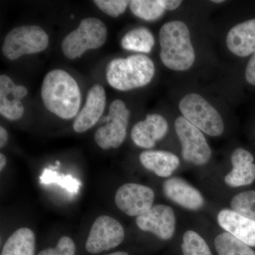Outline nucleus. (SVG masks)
<instances>
[{"label": "nucleus", "instance_id": "nucleus-1", "mask_svg": "<svg viewBox=\"0 0 255 255\" xmlns=\"http://www.w3.org/2000/svg\"><path fill=\"white\" fill-rule=\"evenodd\" d=\"M41 98L47 110L63 119L75 117L81 104L78 83L63 70H52L45 76Z\"/></svg>", "mask_w": 255, "mask_h": 255}, {"label": "nucleus", "instance_id": "nucleus-2", "mask_svg": "<svg viewBox=\"0 0 255 255\" xmlns=\"http://www.w3.org/2000/svg\"><path fill=\"white\" fill-rule=\"evenodd\" d=\"M160 58L167 68L175 71H184L195 61V52L191 44L190 33L183 21L164 23L159 34Z\"/></svg>", "mask_w": 255, "mask_h": 255}, {"label": "nucleus", "instance_id": "nucleus-3", "mask_svg": "<svg viewBox=\"0 0 255 255\" xmlns=\"http://www.w3.org/2000/svg\"><path fill=\"white\" fill-rule=\"evenodd\" d=\"M155 75L153 62L145 55L116 58L109 63L106 76L109 84L121 91L145 86Z\"/></svg>", "mask_w": 255, "mask_h": 255}, {"label": "nucleus", "instance_id": "nucleus-4", "mask_svg": "<svg viewBox=\"0 0 255 255\" xmlns=\"http://www.w3.org/2000/svg\"><path fill=\"white\" fill-rule=\"evenodd\" d=\"M107 28L97 18H84L77 29L70 32L62 42V50L68 59L80 58L87 50L97 49L105 44Z\"/></svg>", "mask_w": 255, "mask_h": 255}, {"label": "nucleus", "instance_id": "nucleus-5", "mask_svg": "<svg viewBox=\"0 0 255 255\" xmlns=\"http://www.w3.org/2000/svg\"><path fill=\"white\" fill-rule=\"evenodd\" d=\"M179 109L183 117L210 136L217 137L224 131V124L217 110L197 94L184 96Z\"/></svg>", "mask_w": 255, "mask_h": 255}, {"label": "nucleus", "instance_id": "nucleus-6", "mask_svg": "<svg viewBox=\"0 0 255 255\" xmlns=\"http://www.w3.org/2000/svg\"><path fill=\"white\" fill-rule=\"evenodd\" d=\"M48 46V35L41 27L21 26L13 28L5 36L2 53L8 59L14 60L23 55L40 53Z\"/></svg>", "mask_w": 255, "mask_h": 255}, {"label": "nucleus", "instance_id": "nucleus-7", "mask_svg": "<svg viewBox=\"0 0 255 255\" xmlns=\"http://www.w3.org/2000/svg\"><path fill=\"white\" fill-rule=\"evenodd\" d=\"M129 117L130 112L123 101L114 100L105 119L107 124L95 132V140L99 147L103 150L120 147L127 136Z\"/></svg>", "mask_w": 255, "mask_h": 255}, {"label": "nucleus", "instance_id": "nucleus-8", "mask_svg": "<svg viewBox=\"0 0 255 255\" xmlns=\"http://www.w3.org/2000/svg\"><path fill=\"white\" fill-rule=\"evenodd\" d=\"M175 130L182 144L184 160L196 165H204L211 159V147L201 130L188 122L184 117L175 120Z\"/></svg>", "mask_w": 255, "mask_h": 255}, {"label": "nucleus", "instance_id": "nucleus-9", "mask_svg": "<svg viewBox=\"0 0 255 255\" xmlns=\"http://www.w3.org/2000/svg\"><path fill=\"white\" fill-rule=\"evenodd\" d=\"M125 232L117 220L108 216L97 218L86 242V250L92 254L110 251L124 241Z\"/></svg>", "mask_w": 255, "mask_h": 255}, {"label": "nucleus", "instance_id": "nucleus-10", "mask_svg": "<svg viewBox=\"0 0 255 255\" xmlns=\"http://www.w3.org/2000/svg\"><path fill=\"white\" fill-rule=\"evenodd\" d=\"M155 194L150 187L142 184L128 183L122 186L115 196L116 205L129 216L145 214L153 205Z\"/></svg>", "mask_w": 255, "mask_h": 255}, {"label": "nucleus", "instance_id": "nucleus-11", "mask_svg": "<svg viewBox=\"0 0 255 255\" xmlns=\"http://www.w3.org/2000/svg\"><path fill=\"white\" fill-rule=\"evenodd\" d=\"M136 224L142 231L153 233L160 239L168 241L175 232V215L170 206L157 204L145 214L137 216Z\"/></svg>", "mask_w": 255, "mask_h": 255}, {"label": "nucleus", "instance_id": "nucleus-12", "mask_svg": "<svg viewBox=\"0 0 255 255\" xmlns=\"http://www.w3.org/2000/svg\"><path fill=\"white\" fill-rule=\"evenodd\" d=\"M105 107V89L102 85L96 84L87 94L85 105L74 122V130L82 133L93 127L103 114Z\"/></svg>", "mask_w": 255, "mask_h": 255}, {"label": "nucleus", "instance_id": "nucleus-13", "mask_svg": "<svg viewBox=\"0 0 255 255\" xmlns=\"http://www.w3.org/2000/svg\"><path fill=\"white\" fill-rule=\"evenodd\" d=\"M168 129V124L162 116L149 114L145 121L137 122L132 128V140L138 147L150 149L165 136Z\"/></svg>", "mask_w": 255, "mask_h": 255}, {"label": "nucleus", "instance_id": "nucleus-14", "mask_svg": "<svg viewBox=\"0 0 255 255\" xmlns=\"http://www.w3.org/2000/svg\"><path fill=\"white\" fill-rule=\"evenodd\" d=\"M163 192L167 199L184 209L197 211L204 204L200 191L182 178H171L165 181Z\"/></svg>", "mask_w": 255, "mask_h": 255}, {"label": "nucleus", "instance_id": "nucleus-15", "mask_svg": "<svg viewBox=\"0 0 255 255\" xmlns=\"http://www.w3.org/2000/svg\"><path fill=\"white\" fill-rule=\"evenodd\" d=\"M233 169L224 178L225 183L231 187L248 186L255 180L254 157L249 151L239 148L231 155Z\"/></svg>", "mask_w": 255, "mask_h": 255}, {"label": "nucleus", "instance_id": "nucleus-16", "mask_svg": "<svg viewBox=\"0 0 255 255\" xmlns=\"http://www.w3.org/2000/svg\"><path fill=\"white\" fill-rule=\"evenodd\" d=\"M219 226L250 247H255V221L231 209L221 210L217 216Z\"/></svg>", "mask_w": 255, "mask_h": 255}, {"label": "nucleus", "instance_id": "nucleus-17", "mask_svg": "<svg viewBox=\"0 0 255 255\" xmlns=\"http://www.w3.org/2000/svg\"><path fill=\"white\" fill-rule=\"evenodd\" d=\"M226 43L228 49L239 57L255 53V18L233 26L228 32Z\"/></svg>", "mask_w": 255, "mask_h": 255}, {"label": "nucleus", "instance_id": "nucleus-18", "mask_svg": "<svg viewBox=\"0 0 255 255\" xmlns=\"http://www.w3.org/2000/svg\"><path fill=\"white\" fill-rule=\"evenodd\" d=\"M139 159L146 169L164 178L170 177L180 164L177 156L167 151H144Z\"/></svg>", "mask_w": 255, "mask_h": 255}, {"label": "nucleus", "instance_id": "nucleus-19", "mask_svg": "<svg viewBox=\"0 0 255 255\" xmlns=\"http://www.w3.org/2000/svg\"><path fill=\"white\" fill-rule=\"evenodd\" d=\"M14 85L9 77L5 75L0 76V114L11 121L21 118L24 113V107L21 101L16 97H10V92Z\"/></svg>", "mask_w": 255, "mask_h": 255}, {"label": "nucleus", "instance_id": "nucleus-20", "mask_svg": "<svg viewBox=\"0 0 255 255\" xmlns=\"http://www.w3.org/2000/svg\"><path fill=\"white\" fill-rule=\"evenodd\" d=\"M36 238L31 229L22 228L15 231L5 243L1 255H34Z\"/></svg>", "mask_w": 255, "mask_h": 255}, {"label": "nucleus", "instance_id": "nucleus-21", "mask_svg": "<svg viewBox=\"0 0 255 255\" xmlns=\"http://www.w3.org/2000/svg\"><path fill=\"white\" fill-rule=\"evenodd\" d=\"M155 44L153 35L147 28L139 27L126 33L122 40L124 49L149 53Z\"/></svg>", "mask_w": 255, "mask_h": 255}, {"label": "nucleus", "instance_id": "nucleus-22", "mask_svg": "<svg viewBox=\"0 0 255 255\" xmlns=\"http://www.w3.org/2000/svg\"><path fill=\"white\" fill-rule=\"evenodd\" d=\"M215 247L219 255H255L249 246L228 232L216 238Z\"/></svg>", "mask_w": 255, "mask_h": 255}, {"label": "nucleus", "instance_id": "nucleus-23", "mask_svg": "<svg viewBox=\"0 0 255 255\" xmlns=\"http://www.w3.org/2000/svg\"><path fill=\"white\" fill-rule=\"evenodd\" d=\"M129 5L132 14L145 21L158 19L165 11L161 0H132Z\"/></svg>", "mask_w": 255, "mask_h": 255}, {"label": "nucleus", "instance_id": "nucleus-24", "mask_svg": "<svg viewBox=\"0 0 255 255\" xmlns=\"http://www.w3.org/2000/svg\"><path fill=\"white\" fill-rule=\"evenodd\" d=\"M40 181L43 184H57L71 194H77L81 187V182L70 174H60L49 168L45 169L40 176Z\"/></svg>", "mask_w": 255, "mask_h": 255}, {"label": "nucleus", "instance_id": "nucleus-25", "mask_svg": "<svg viewBox=\"0 0 255 255\" xmlns=\"http://www.w3.org/2000/svg\"><path fill=\"white\" fill-rule=\"evenodd\" d=\"M182 251L183 255H212L205 240L194 231L184 233Z\"/></svg>", "mask_w": 255, "mask_h": 255}, {"label": "nucleus", "instance_id": "nucleus-26", "mask_svg": "<svg viewBox=\"0 0 255 255\" xmlns=\"http://www.w3.org/2000/svg\"><path fill=\"white\" fill-rule=\"evenodd\" d=\"M233 211L255 221V190L240 193L231 202Z\"/></svg>", "mask_w": 255, "mask_h": 255}, {"label": "nucleus", "instance_id": "nucleus-27", "mask_svg": "<svg viewBox=\"0 0 255 255\" xmlns=\"http://www.w3.org/2000/svg\"><path fill=\"white\" fill-rule=\"evenodd\" d=\"M94 3L105 14L112 17H118L125 12L130 1L124 0H95Z\"/></svg>", "mask_w": 255, "mask_h": 255}, {"label": "nucleus", "instance_id": "nucleus-28", "mask_svg": "<svg viewBox=\"0 0 255 255\" xmlns=\"http://www.w3.org/2000/svg\"><path fill=\"white\" fill-rule=\"evenodd\" d=\"M75 243L68 236H63L60 238L55 248H48L40 252L38 255H75Z\"/></svg>", "mask_w": 255, "mask_h": 255}, {"label": "nucleus", "instance_id": "nucleus-29", "mask_svg": "<svg viewBox=\"0 0 255 255\" xmlns=\"http://www.w3.org/2000/svg\"><path fill=\"white\" fill-rule=\"evenodd\" d=\"M246 78L250 84L255 85V53L252 55L251 60L247 65Z\"/></svg>", "mask_w": 255, "mask_h": 255}, {"label": "nucleus", "instance_id": "nucleus-30", "mask_svg": "<svg viewBox=\"0 0 255 255\" xmlns=\"http://www.w3.org/2000/svg\"><path fill=\"white\" fill-rule=\"evenodd\" d=\"M182 2V1L179 0H161V4L164 10L176 9L180 6Z\"/></svg>", "mask_w": 255, "mask_h": 255}, {"label": "nucleus", "instance_id": "nucleus-31", "mask_svg": "<svg viewBox=\"0 0 255 255\" xmlns=\"http://www.w3.org/2000/svg\"><path fill=\"white\" fill-rule=\"evenodd\" d=\"M8 141V132L2 127H0V147L2 148Z\"/></svg>", "mask_w": 255, "mask_h": 255}, {"label": "nucleus", "instance_id": "nucleus-32", "mask_svg": "<svg viewBox=\"0 0 255 255\" xmlns=\"http://www.w3.org/2000/svg\"><path fill=\"white\" fill-rule=\"evenodd\" d=\"M6 164V159L3 154H0V170L2 171Z\"/></svg>", "mask_w": 255, "mask_h": 255}, {"label": "nucleus", "instance_id": "nucleus-33", "mask_svg": "<svg viewBox=\"0 0 255 255\" xmlns=\"http://www.w3.org/2000/svg\"><path fill=\"white\" fill-rule=\"evenodd\" d=\"M108 255H128V254L125 253V252H117V253H112V254Z\"/></svg>", "mask_w": 255, "mask_h": 255}, {"label": "nucleus", "instance_id": "nucleus-34", "mask_svg": "<svg viewBox=\"0 0 255 255\" xmlns=\"http://www.w3.org/2000/svg\"><path fill=\"white\" fill-rule=\"evenodd\" d=\"M212 1L214 3H217V4H219V3L224 2V1H223V0H213Z\"/></svg>", "mask_w": 255, "mask_h": 255}]
</instances>
